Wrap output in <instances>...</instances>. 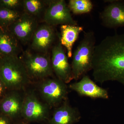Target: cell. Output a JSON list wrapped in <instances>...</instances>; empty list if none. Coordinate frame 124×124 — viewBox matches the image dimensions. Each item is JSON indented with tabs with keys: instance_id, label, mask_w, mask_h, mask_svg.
Here are the masks:
<instances>
[{
	"instance_id": "1",
	"label": "cell",
	"mask_w": 124,
	"mask_h": 124,
	"mask_svg": "<svg viewBox=\"0 0 124 124\" xmlns=\"http://www.w3.org/2000/svg\"><path fill=\"white\" fill-rule=\"evenodd\" d=\"M91 70L95 82L117 81L124 87V33L108 36L95 45Z\"/></svg>"
},
{
	"instance_id": "2",
	"label": "cell",
	"mask_w": 124,
	"mask_h": 124,
	"mask_svg": "<svg viewBox=\"0 0 124 124\" xmlns=\"http://www.w3.org/2000/svg\"><path fill=\"white\" fill-rule=\"evenodd\" d=\"M0 79L8 91L24 90L32 83L22 61L17 55L0 58Z\"/></svg>"
},
{
	"instance_id": "3",
	"label": "cell",
	"mask_w": 124,
	"mask_h": 124,
	"mask_svg": "<svg viewBox=\"0 0 124 124\" xmlns=\"http://www.w3.org/2000/svg\"><path fill=\"white\" fill-rule=\"evenodd\" d=\"M95 42V35L93 32H85L83 39L72 53L71 66L73 80H78L92 70Z\"/></svg>"
},
{
	"instance_id": "4",
	"label": "cell",
	"mask_w": 124,
	"mask_h": 124,
	"mask_svg": "<svg viewBox=\"0 0 124 124\" xmlns=\"http://www.w3.org/2000/svg\"><path fill=\"white\" fill-rule=\"evenodd\" d=\"M20 58L32 83L39 82L53 75L51 57L48 54L33 53L27 50Z\"/></svg>"
},
{
	"instance_id": "5",
	"label": "cell",
	"mask_w": 124,
	"mask_h": 124,
	"mask_svg": "<svg viewBox=\"0 0 124 124\" xmlns=\"http://www.w3.org/2000/svg\"><path fill=\"white\" fill-rule=\"evenodd\" d=\"M51 108L34 89H26L21 117L27 122H42L50 118Z\"/></svg>"
},
{
	"instance_id": "6",
	"label": "cell",
	"mask_w": 124,
	"mask_h": 124,
	"mask_svg": "<svg viewBox=\"0 0 124 124\" xmlns=\"http://www.w3.org/2000/svg\"><path fill=\"white\" fill-rule=\"evenodd\" d=\"M37 92L51 108H56L68 100L67 84L57 78L49 77L37 82Z\"/></svg>"
},
{
	"instance_id": "7",
	"label": "cell",
	"mask_w": 124,
	"mask_h": 124,
	"mask_svg": "<svg viewBox=\"0 0 124 124\" xmlns=\"http://www.w3.org/2000/svg\"><path fill=\"white\" fill-rule=\"evenodd\" d=\"M43 20L46 24L52 26L78 24L77 21L72 18L70 10L64 0H48Z\"/></svg>"
},
{
	"instance_id": "8",
	"label": "cell",
	"mask_w": 124,
	"mask_h": 124,
	"mask_svg": "<svg viewBox=\"0 0 124 124\" xmlns=\"http://www.w3.org/2000/svg\"><path fill=\"white\" fill-rule=\"evenodd\" d=\"M51 61L54 73L57 78L67 84L73 80L68 57L60 41L52 47Z\"/></svg>"
},
{
	"instance_id": "9",
	"label": "cell",
	"mask_w": 124,
	"mask_h": 124,
	"mask_svg": "<svg viewBox=\"0 0 124 124\" xmlns=\"http://www.w3.org/2000/svg\"><path fill=\"white\" fill-rule=\"evenodd\" d=\"M38 26L37 18L24 12L8 29L19 42L26 45L30 42Z\"/></svg>"
},
{
	"instance_id": "10",
	"label": "cell",
	"mask_w": 124,
	"mask_h": 124,
	"mask_svg": "<svg viewBox=\"0 0 124 124\" xmlns=\"http://www.w3.org/2000/svg\"><path fill=\"white\" fill-rule=\"evenodd\" d=\"M24 90L7 91L0 100V113L13 121L22 118Z\"/></svg>"
},
{
	"instance_id": "11",
	"label": "cell",
	"mask_w": 124,
	"mask_h": 124,
	"mask_svg": "<svg viewBox=\"0 0 124 124\" xmlns=\"http://www.w3.org/2000/svg\"><path fill=\"white\" fill-rule=\"evenodd\" d=\"M109 4L100 14L102 24L106 27L116 29L124 27V1H105Z\"/></svg>"
},
{
	"instance_id": "12",
	"label": "cell",
	"mask_w": 124,
	"mask_h": 124,
	"mask_svg": "<svg viewBox=\"0 0 124 124\" xmlns=\"http://www.w3.org/2000/svg\"><path fill=\"white\" fill-rule=\"evenodd\" d=\"M55 38L53 26L46 23L38 26L30 41L31 48L36 53L48 54Z\"/></svg>"
},
{
	"instance_id": "13",
	"label": "cell",
	"mask_w": 124,
	"mask_h": 124,
	"mask_svg": "<svg viewBox=\"0 0 124 124\" xmlns=\"http://www.w3.org/2000/svg\"><path fill=\"white\" fill-rule=\"evenodd\" d=\"M69 87L80 96L93 99L107 100L109 98L107 90L98 86L88 76L85 75L82 77L79 81L70 84Z\"/></svg>"
},
{
	"instance_id": "14",
	"label": "cell",
	"mask_w": 124,
	"mask_h": 124,
	"mask_svg": "<svg viewBox=\"0 0 124 124\" xmlns=\"http://www.w3.org/2000/svg\"><path fill=\"white\" fill-rule=\"evenodd\" d=\"M81 118L79 110L72 106L67 100L55 108L48 124H75L79 122Z\"/></svg>"
},
{
	"instance_id": "15",
	"label": "cell",
	"mask_w": 124,
	"mask_h": 124,
	"mask_svg": "<svg viewBox=\"0 0 124 124\" xmlns=\"http://www.w3.org/2000/svg\"><path fill=\"white\" fill-rule=\"evenodd\" d=\"M21 48L19 42L8 28L0 27V58L17 55Z\"/></svg>"
},
{
	"instance_id": "16",
	"label": "cell",
	"mask_w": 124,
	"mask_h": 124,
	"mask_svg": "<svg viewBox=\"0 0 124 124\" xmlns=\"http://www.w3.org/2000/svg\"><path fill=\"white\" fill-rule=\"evenodd\" d=\"M60 42L66 49L68 58L72 57L73 44L78 39L79 35L84 30L83 27L78 25H61Z\"/></svg>"
},
{
	"instance_id": "17",
	"label": "cell",
	"mask_w": 124,
	"mask_h": 124,
	"mask_svg": "<svg viewBox=\"0 0 124 124\" xmlns=\"http://www.w3.org/2000/svg\"><path fill=\"white\" fill-rule=\"evenodd\" d=\"M48 3V0H23V7L24 13L37 18L44 14Z\"/></svg>"
},
{
	"instance_id": "18",
	"label": "cell",
	"mask_w": 124,
	"mask_h": 124,
	"mask_svg": "<svg viewBox=\"0 0 124 124\" xmlns=\"http://www.w3.org/2000/svg\"><path fill=\"white\" fill-rule=\"evenodd\" d=\"M68 5L71 12L76 15L88 13L93 8V3L90 0H70Z\"/></svg>"
},
{
	"instance_id": "19",
	"label": "cell",
	"mask_w": 124,
	"mask_h": 124,
	"mask_svg": "<svg viewBox=\"0 0 124 124\" xmlns=\"http://www.w3.org/2000/svg\"><path fill=\"white\" fill-rule=\"evenodd\" d=\"M21 14L18 10L0 7V27L8 28L17 20Z\"/></svg>"
},
{
	"instance_id": "20",
	"label": "cell",
	"mask_w": 124,
	"mask_h": 124,
	"mask_svg": "<svg viewBox=\"0 0 124 124\" xmlns=\"http://www.w3.org/2000/svg\"><path fill=\"white\" fill-rule=\"evenodd\" d=\"M23 2L21 0H0V7L18 11V9L23 7Z\"/></svg>"
},
{
	"instance_id": "21",
	"label": "cell",
	"mask_w": 124,
	"mask_h": 124,
	"mask_svg": "<svg viewBox=\"0 0 124 124\" xmlns=\"http://www.w3.org/2000/svg\"><path fill=\"white\" fill-rule=\"evenodd\" d=\"M13 121L8 116L0 113V124H13Z\"/></svg>"
},
{
	"instance_id": "22",
	"label": "cell",
	"mask_w": 124,
	"mask_h": 124,
	"mask_svg": "<svg viewBox=\"0 0 124 124\" xmlns=\"http://www.w3.org/2000/svg\"><path fill=\"white\" fill-rule=\"evenodd\" d=\"M8 91L4 83L0 79V100L4 96Z\"/></svg>"
},
{
	"instance_id": "23",
	"label": "cell",
	"mask_w": 124,
	"mask_h": 124,
	"mask_svg": "<svg viewBox=\"0 0 124 124\" xmlns=\"http://www.w3.org/2000/svg\"><path fill=\"white\" fill-rule=\"evenodd\" d=\"M27 122L26 121H19V122H17L15 123V124H28Z\"/></svg>"
}]
</instances>
